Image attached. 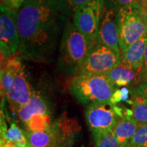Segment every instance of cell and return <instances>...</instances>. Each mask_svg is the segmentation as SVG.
<instances>
[{"label": "cell", "instance_id": "obj_22", "mask_svg": "<svg viewBox=\"0 0 147 147\" xmlns=\"http://www.w3.org/2000/svg\"><path fill=\"white\" fill-rule=\"evenodd\" d=\"M147 82V46L145 50L144 57H143V61L141 66L140 71L138 77L136 87L141 83Z\"/></svg>", "mask_w": 147, "mask_h": 147}, {"label": "cell", "instance_id": "obj_12", "mask_svg": "<svg viewBox=\"0 0 147 147\" xmlns=\"http://www.w3.org/2000/svg\"><path fill=\"white\" fill-rule=\"evenodd\" d=\"M33 91L23 65L16 69L12 81L5 95L11 110L16 113L28 103L32 96Z\"/></svg>", "mask_w": 147, "mask_h": 147}, {"label": "cell", "instance_id": "obj_21", "mask_svg": "<svg viewBox=\"0 0 147 147\" xmlns=\"http://www.w3.org/2000/svg\"><path fill=\"white\" fill-rule=\"evenodd\" d=\"M104 2L113 5L118 10L122 8H127V7L137 5L135 0H104Z\"/></svg>", "mask_w": 147, "mask_h": 147}, {"label": "cell", "instance_id": "obj_19", "mask_svg": "<svg viewBox=\"0 0 147 147\" xmlns=\"http://www.w3.org/2000/svg\"><path fill=\"white\" fill-rule=\"evenodd\" d=\"M147 147V125H141L129 142L126 147Z\"/></svg>", "mask_w": 147, "mask_h": 147}, {"label": "cell", "instance_id": "obj_25", "mask_svg": "<svg viewBox=\"0 0 147 147\" xmlns=\"http://www.w3.org/2000/svg\"><path fill=\"white\" fill-rule=\"evenodd\" d=\"M51 0H25V1L34 3H46L50 1Z\"/></svg>", "mask_w": 147, "mask_h": 147}, {"label": "cell", "instance_id": "obj_13", "mask_svg": "<svg viewBox=\"0 0 147 147\" xmlns=\"http://www.w3.org/2000/svg\"><path fill=\"white\" fill-rule=\"evenodd\" d=\"M138 127L131 117V110H126L123 117L116 123L112 131L119 140L121 147H126Z\"/></svg>", "mask_w": 147, "mask_h": 147}, {"label": "cell", "instance_id": "obj_2", "mask_svg": "<svg viewBox=\"0 0 147 147\" xmlns=\"http://www.w3.org/2000/svg\"><path fill=\"white\" fill-rule=\"evenodd\" d=\"M91 46L73 22L69 21L59 46L57 69L65 76H74Z\"/></svg>", "mask_w": 147, "mask_h": 147}, {"label": "cell", "instance_id": "obj_27", "mask_svg": "<svg viewBox=\"0 0 147 147\" xmlns=\"http://www.w3.org/2000/svg\"><path fill=\"white\" fill-rule=\"evenodd\" d=\"M128 147H134V146H128Z\"/></svg>", "mask_w": 147, "mask_h": 147}, {"label": "cell", "instance_id": "obj_28", "mask_svg": "<svg viewBox=\"0 0 147 147\" xmlns=\"http://www.w3.org/2000/svg\"><path fill=\"white\" fill-rule=\"evenodd\" d=\"M81 147H84V146H81Z\"/></svg>", "mask_w": 147, "mask_h": 147}, {"label": "cell", "instance_id": "obj_14", "mask_svg": "<svg viewBox=\"0 0 147 147\" xmlns=\"http://www.w3.org/2000/svg\"><path fill=\"white\" fill-rule=\"evenodd\" d=\"M147 46V36L142 37L121 53V63L140 71L143 57Z\"/></svg>", "mask_w": 147, "mask_h": 147}, {"label": "cell", "instance_id": "obj_3", "mask_svg": "<svg viewBox=\"0 0 147 147\" xmlns=\"http://www.w3.org/2000/svg\"><path fill=\"white\" fill-rule=\"evenodd\" d=\"M67 87L75 99L84 106L111 102L116 87L104 74L74 75Z\"/></svg>", "mask_w": 147, "mask_h": 147}, {"label": "cell", "instance_id": "obj_17", "mask_svg": "<svg viewBox=\"0 0 147 147\" xmlns=\"http://www.w3.org/2000/svg\"><path fill=\"white\" fill-rule=\"evenodd\" d=\"M5 141L12 147H32L27 138V132L23 131L15 123H11L5 138L1 140V142Z\"/></svg>", "mask_w": 147, "mask_h": 147}, {"label": "cell", "instance_id": "obj_6", "mask_svg": "<svg viewBox=\"0 0 147 147\" xmlns=\"http://www.w3.org/2000/svg\"><path fill=\"white\" fill-rule=\"evenodd\" d=\"M121 61L120 54L96 40L91 45L75 75L106 74Z\"/></svg>", "mask_w": 147, "mask_h": 147}, {"label": "cell", "instance_id": "obj_1", "mask_svg": "<svg viewBox=\"0 0 147 147\" xmlns=\"http://www.w3.org/2000/svg\"><path fill=\"white\" fill-rule=\"evenodd\" d=\"M68 18L51 0L46 3L25 1L17 11L20 44L16 57L38 63H52Z\"/></svg>", "mask_w": 147, "mask_h": 147}, {"label": "cell", "instance_id": "obj_9", "mask_svg": "<svg viewBox=\"0 0 147 147\" xmlns=\"http://www.w3.org/2000/svg\"><path fill=\"white\" fill-rule=\"evenodd\" d=\"M104 0H91L76 11L73 23L92 45L97 40L102 18Z\"/></svg>", "mask_w": 147, "mask_h": 147}, {"label": "cell", "instance_id": "obj_4", "mask_svg": "<svg viewBox=\"0 0 147 147\" xmlns=\"http://www.w3.org/2000/svg\"><path fill=\"white\" fill-rule=\"evenodd\" d=\"M78 129L76 121L62 117L46 129L27 131V136L32 147H71Z\"/></svg>", "mask_w": 147, "mask_h": 147}, {"label": "cell", "instance_id": "obj_26", "mask_svg": "<svg viewBox=\"0 0 147 147\" xmlns=\"http://www.w3.org/2000/svg\"><path fill=\"white\" fill-rule=\"evenodd\" d=\"M146 35H147V18H146Z\"/></svg>", "mask_w": 147, "mask_h": 147}, {"label": "cell", "instance_id": "obj_10", "mask_svg": "<svg viewBox=\"0 0 147 147\" xmlns=\"http://www.w3.org/2000/svg\"><path fill=\"white\" fill-rule=\"evenodd\" d=\"M0 41L1 52L8 59L16 56L19 48L17 28V11L0 5Z\"/></svg>", "mask_w": 147, "mask_h": 147}, {"label": "cell", "instance_id": "obj_20", "mask_svg": "<svg viewBox=\"0 0 147 147\" xmlns=\"http://www.w3.org/2000/svg\"><path fill=\"white\" fill-rule=\"evenodd\" d=\"M94 147H121V146L113 131H110L97 139L95 141Z\"/></svg>", "mask_w": 147, "mask_h": 147}, {"label": "cell", "instance_id": "obj_23", "mask_svg": "<svg viewBox=\"0 0 147 147\" xmlns=\"http://www.w3.org/2000/svg\"><path fill=\"white\" fill-rule=\"evenodd\" d=\"M25 0H1V4L10 10L18 11L25 3Z\"/></svg>", "mask_w": 147, "mask_h": 147}, {"label": "cell", "instance_id": "obj_7", "mask_svg": "<svg viewBox=\"0 0 147 147\" xmlns=\"http://www.w3.org/2000/svg\"><path fill=\"white\" fill-rule=\"evenodd\" d=\"M124 112L111 102L93 104L87 106L85 119L95 141L112 131Z\"/></svg>", "mask_w": 147, "mask_h": 147}, {"label": "cell", "instance_id": "obj_8", "mask_svg": "<svg viewBox=\"0 0 147 147\" xmlns=\"http://www.w3.org/2000/svg\"><path fill=\"white\" fill-rule=\"evenodd\" d=\"M27 129V132L42 131L52 124L50 108L47 100L38 91H34L28 103L16 113Z\"/></svg>", "mask_w": 147, "mask_h": 147}, {"label": "cell", "instance_id": "obj_11", "mask_svg": "<svg viewBox=\"0 0 147 147\" xmlns=\"http://www.w3.org/2000/svg\"><path fill=\"white\" fill-rule=\"evenodd\" d=\"M118 9L104 2L97 40L121 54L119 38Z\"/></svg>", "mask_w": 147, "mask_h": 147}, {"label": "cell", "instance_id": "obj_16", "mask_svg": "<svg viewBox=\"0 0 147 147\" xmlns=\"http://www.w3.org/2000/svg\"><path fill=\"white\" fill-rule=\"evenodd\" d=\"M131 100V117L138 126L147 125V101L142 96L130 89Z\"/></svg>", "mask_w": 147, "mask_h": 147}, {"label": "cell", "instance_id": "obj_15", "mask_svg": "<svg viewBox=\"0 0 147 147\" xmlns=\"http://www.w3.org/2000/svg\"><path fill=\"white\" fill-rule=\"evenodd\" d=\"M139 74V71L135 70L121 62L120 64L104 75L115 87L133 86L136 87Z\"/></svg>", "mask_w": 147, "mask_h": 147}, {"label": "cell", "instance_id": "obj_5", "mask_svg": "<svg viewBox=\"0 0 147 147\" xmlns=\"http://www.w3.org/2000/svg\"><path fill=\"white\" fill-rule=\"evenodd\" d=\"M118 27L121 53L137 40L147 36L146 16L137 5L119 9Z\"/></svg>", "mask_w": 147, "mask_h": 147}, {"label": "cell", "instance_id": "obj_24", "mask_svg": "<svg viewBox=\"0 0 147 147\" xmlns=\"http://www.w3.org/2000/svg\"><path fill=\"white\" fill-rule=\"evenodd\" d=\"M131 89L140 95L141 96H142L147 101V82L141 83L137 87H133Z\"/></svg>", "mask_w": 147, "mask_h": 147}, {"label": "cell", "instance_id": "obj_18", "mask_svg": "<svg viewBox=\"0 0 147 147\" xmlns=\"http://www.w3.org/2000/svg\"><path fill=\"white\" fill-rule=\"evenodd\" d=\"M61 13L67 17L74 16L79 8H81L91 0H51Z\"/></svg>", "mask_w": 147, "mask_h": 147}]
</instances>
